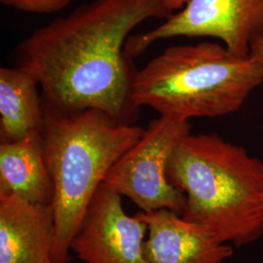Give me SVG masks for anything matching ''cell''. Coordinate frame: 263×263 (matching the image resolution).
I'll use <instances>...</instances> for the list:
<instances>
[{
	"instance_id": "obj_1",
	"label": "cell",
	"mask_w": 263,
	"mask_h": 263,
	"mask_svg": "<svg viewBox=\"0 0 263 263\" xmlns=\"http://www.w3.org/2000/svg\"><path fill=\"white\" fill-rule=\"evenodd\" d=\"M174 13L164 0H93L35 28L14 52L15 66L37 80L42 103L63 112L100 110L135 124L137 69L125 53L131 32Z\"/></svg>"
},
{
	"instance_id": "obj_2",
	"label": "cell",
	"mask_w": 263,
	"mask_h": 263,
	"mask_svg": "<svg viewBox=\"0 0 263 263\" xmlns=\"http://www.w3.org/2000/svg\"><path fill=\"white\" fill-rule=\"evenodd\" d=\"M170 182L185 195L180 214L234 247L263 236V160L217 134H188L172 152Z\"/></svg>"
},
{
	"instance_id": "obj_3",
	"label": "cell",
	"mask_w": 263,
	"mask_h": 263,
	"mask_svg": "<svg viewBox=\"0 0 263 263\" xmlns=\"http://www.w3.org/2000/svg\"><path fill=\"white\" fill-rule=\"evenodd\" d=\"M40 129L54 183L53 263H68L70 244L85 213L113 165L145 131L100 110L63 112L43 104Z\"/></svg>"
},
{
	"instance_id": "obj_4",
	"label": "cell",
	"mask_w": 263,
	"mask_h": 263,
	"mask_svg": "<svg viewBox=\"0 0 263 263\" xmlns=\"http://www.w3.org/2000/svg\"><path fill=\"white\" fill-rule=\"evenodd\" d=\"M263 84V66L254 58L240 56L222 43L175 45L138 70L133 99L168 116L220 117L242 108Z\"/></svg>"
},
{
	"instance_id": "obj_5",
	"label": "cell",
	"mask_w": 263,
	"mask_h": 263,
	"mask_svg": "<svg viewBox=\"0 0 263 263\" xmlns=\"http://www.w3.org/2000/svg\"><path fill=\"white\" fill-rule=\"evenodd\" d=\"M191 133L187 120L159 116L152 120L133 145L105 176L102 185L129 198L144 213L169 209L179 214L185 195L167 177L172 152Z\"/></svg>"
},
{
	"instance_id": "obj_6",
	"label": "cell",
	"mask_w": 263,
	"mask_h": 263,
	"mask_svg": "<svg viewBox=\"0 0 263 263\" xmlns=\"http://www.w3.org/2000/svg\"><path fill=\"white\" fill-rule=\"evenodd\" d=\"M176 37L216 38L231 52L249 56L263 39V0H190L158 27L131 34L125 53L134 59L157 41Z\"/></svg>"
},
{
	"instance_id": "obj_7",
	"label": "cell",
	"mask_w": 263,
	"mask_h": 263,
	"mask_svg": "<svg viewBox=\"0 0 263 263\" xmlns=\"http://www.w3.org/2000/svg\"><path fill=\"white\" fill-rule=\"evenodd\" d=\"M146 222L126 214L122 196L101 185L85 213L70 251L85 263H148L143 246Z\"/></svg>"
},
{
	"instance_id": "obj_8",
	"label": "cell",
	"mask_w": 263,
	"mask_h": 263,
	"mask_svg": "<svg viewBox=\"0 0 263 263\" xmlns=\"http://www.w3.org/2000/svg\"><path fill=\"white\" fill-rule=\"evenodd\" d=\"M139 216L147 224L143 251L148 263H224L234 254L233 247L175 211L160 209Z\"/></svg>"
},
{
	"instance_id": "obj_9",
	"label": "cell",
	"mask_w": 263,
	"mask_h": 263,
	"mask_svg": "<svg viewBox=\"0 0 263 263\" xmlns=\"http://www.w3.org/2000/svg\"><path fill=\"white\" fill-rule=\"evenodd\" d=\"M55 232L52 204L0 191V263L51 262Z\"/></svg>"
},
{
	"instance_id": "obj_10",
	"label": "cell",
	"mask_w": 263,
	"mask_h": 263,
	"mask_svg": "<svg viewBox=\"0 0 263 263\" xmlns=\"http://www.w3.org/2000/svg\"><path fill=\"white\" fill-rule=\"evenodd\" d=\"M0 191L33 203L52 204L54 183L44 156L40 131L0 144Z\"/></svg>"
},
{
	"instance_id": "obj_11",
	"label": "cell",
	"mask_w": 263,
	"mask_h": 263,
	"mask_svg": "<svg viewBox=\"0 0 263 263\" xmlns=\"http://www.w3.org/2000/svg\"><path fill=\"white\" fill-rule=\"evenodd\" d=\"M37 80L20 66L0 68L1 142L19 141L40 131L43 103Z\"/></svg>"
},
{
	"instance_id": "obj_12",
	"label": "cell",
	"mask_w": 263,
	"mask_h": 263,
	"mask_svg": "<svg viewBox=\"0 0 263 263\" xmlns=\"http://www.w3.org/2000/svg\"><path fill=\"white\" fill-rule=\"evenodd\" d=\"M10 8L30 14H53L66 8L72 0H0Z\"/></svg>"
},
{
	"instance_id": "obj_13",
	"label": "cell",
	"mask_w": 263,
	"mask_h": 263,
	"mask_svg": "<svg viewBox=\"0 0 263 263\" xmlns=\"http://www.w3.org/2000/svg\"><path fill=\"white\" fill-rule=\"evenodd\" d=\"M250 55L254 58L257 62H259V64L263 66V39L254 44L251 50Z\"/></svg>"
},
{
	"instance_id": "obj_14",
	"label": "cell",
	"mask_w": 263,
	"mask_h": 263,
	"mask_svg": "<svg viewBox=\"0 0 263 263\" xmlns=\"http://www.w3.org/2000/svg\"><path fill=\"white\" fill-rule=\"evenodd\" d=\"M164 1L169 9L173 13H176L179 10L182 9L190 0H164Z\"/></svg>"
},
{
	"instance_id": "obj_15",
	"label": "cell",
	"mask_w": 263,
	"mask_h": 263,
	"mask_svg": "<svg viewBox=\"0 0 263 263\" xmlns=\"http://www.w3.org/2000/svg\"><path fill=\"white\" fill-rule=\"evenodd\" d=\"M48 263H53V262H52V261H51V262H48Z\"/></svg>"
}]
</instances>
